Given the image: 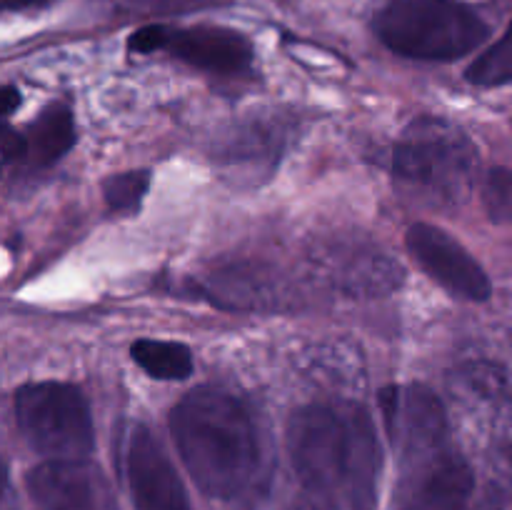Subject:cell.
Instances as JSON below:
<instances>
[{
    "mask_svg": "<svg viewBox=\"0 0 512 510\" xmlns=\"http://www.w3.org/2000/svg\"><path fill=\"white\" fill-rule=\"evenodd\" d=\"M285 440L290 463L310 498L350 510L375 508L380 443L363 405H305L290 415Z\"/></svg>",
    "mask_w": 512,
    "mask_h": 510,
    "instance_id": "6da1fadb",
    "label": "cell"
},
{
    "mask_svg": "<svg viewBox=\"0 0 512 510\" xmlns=\"http://www.w3.org/2000/svg\"><path fill=\"white\" fill-rule=\"evenodd\" d=\"M170 435L208 498L238 500L258 483V428L238 395L215 385L190 390L170 413Z\"/></svg>",
    "mask_w": 512,
    "mask_h": 510,
    "instance_id": "7a4b0ae2",
    "label": "cell"
},
{
    "mask_svg": "<svg viewBox=\"0 0 512 510\" xmlns=\"http://www.w3.org/2000/svg\"><path fill=\"white\" fill-rule=\"evenodd\" d=\"M475 165L478 153L468 135L433 115L415 118L393 153L395 178L433 205L463 203L473 188Z\"/></svg>",
    "mask_w": 512,
    "mask_h": 510,
    "instance_id": "3957f363",
    "label": "cell"
},
{
    "mask_svg": "<svg viewBox=\"0 0 512 510\" xmlns=\"http://www.w3.org/2000/svg\"><path fill=\"white\" fill-rule=\"evenodd\" d=\"M375 33L403 58L458 60L488 38V25L460 0H385Z\"/></svg>",
    "mask_w": 512,
    "mask_h": 510,
    "instance_id": "277c9868",
    "label": "cell"
},
{
    "mask_svg": "<svg viewBox=\"0 0 512 510\" xmlns=\"http://www.w3.org/2000/svg\"><path fill=\"white\" fill-rule=\"evenodd\" d=\"M23 438L48 460H83L93 453L95 430L88 400L75 385L43 380L15 393Z\"/></svg>",
    "mask_w": 512,
    "mask_h": 510,
    "instance_id": "5b68a950",
    "label": "cell"
},
{
    "mask_svg": "<svg viewBox=\"0 0 512 510\" xmlns=\"http://www.w3.org/2000/svg\"><path fill=\"white\" fill-rule=\"evenodd\" d=\"M398 510H468L475 475L453 445L443 443L403 458Z\"/></svg>",
    "mask_w": 512,
    "mask_h": 510,
    "instance_id": "8992f818",
    "label": "cell"
},
{
    "mask_svg": "<svg viewBox=\"0 0 512 510\" xmlns=\"http://www.w3.org/2000/svg\"><path fill=\"white\" fill-rule=\"evenodd\" d=\"M123 475L135 510H193L173 460L140 423L125 433Z\"/></svg>",
    "mask_w": 512,
    "mask_h": 510,
    "instance_id": "52a82bcc",
    "label": "cell"
},
{
    "mask_svg": "<svg viewBox=\"0 0 512 510\" xmlns=\"http://www.w3.org/2000/svg\"><path fill=\"white\" fill-rule=\"evenodd\" d=\"M378 400L390 443L400 460L448 443L445 405L428 385H388L380 390Z\"/></svg>",
    "mask_w": 512,
    "mask_h": 510,
    "instance_id": "ba28073f",
    "label": "cell"
},
{
    "mask_svg": "<svg viewBox=\"0 0 512 510\" xmlns=\"http://www.w3.org/2000/svg\"><path fill=\"white\" fill-rule=\"evenodd\" d=\"M405 245L415 263L455 298L480 303L493 293L483 265L438 225L415 223L405 235Z\"/></svg>",
    "mask_w": 512,
    "mask_h": 510,
    "instance_id": "9c48e42d",
    "label": "cell"
},
{
    "mask_svg": "<svg viewBox=\"0 0 512 510\" xmlns=\"http://www.w3.org/2000/svg\"><path fill=\"white\" fill-rule=\"evenodd\" d=\"M43 510H120L108 480L88 460H45L25 478Z\"/></svg>",
    "mask_w": 512,
    "mask_h": 510,
    "instance_id": "30bf717a",
    "label": "cell"
},
{
    "mask_svg": "<svg viewBox=\"0 0 512 510\" xmlns=\"http://www.w3.org/2000/svg\"><path fill=\"white\" fill-rule=\"evenodd\" d=\"M165 50L193 68L215 75L243 73L253 63V45L243 33L215 25L168 28Z\"/></svg>",
    "mask_w": 512,
    "mask_h": 510,
    "instance_id": "8fae6325",
    "label": "cell"
},
{
    "mask_svg": "<svg viewBox=\"0 0 512 510\" xmlns=\"http://www.w3.org/2000/svg\"><path fill=\"white\" fill-rule=\"evenodd\" d=\"M75 138L78 133L70 108L63 103L48 105L23 133V150L15 163L25 168H48L73 148Z\"/></svg>",
    "mask_w": 512,
    "mask_h": 510,
    "instance_id": "7c38bea8",
    "label": "cell"
},
{
    "mask_svg": "<svg viewBox=\"0 0 512 510\" xmlns=\"http://www.w3.org/2000/svg\"><path fill=\"white\" fill-rule=\"evenodd\" d=\"M333 280L338 288L348 290L353 295H383L390 293L403 280V270L393 258L383 253H368V250H358L350 253L338 263L335 260L330 265Z\"/></svg>",
    "mask_w": 512,
    "mask_h": 510,
    "instance_id": "4fadbf2b",
    "label": "cell"
},
{
    "mask_svg": "<svg viewBox=\"0 0 512 510\" xmlns=\"http://www.w3.org/2000/svg\"><path fill=\"white\" fill-rule=\"evenodd\" d=\"M130 355L150 378L183 380L193 373V353L188 345L175 343V340H135Z\"/></svg>",
    "mask_w": 512,
    "mask_h": 510,
    "instance_id": "5bb4252c",
    "label": "cell"
},
{
    "mask_svg": "<svg viewBox=\"0 0 512 510\" xmlns=\"http://www.w3.org/2000/svg\"><path fill=\"white\" fill-rule=\"evenodd\" d=\"M465 78L473 85H480V88H495V85L512 83V20L503 38L473 60Z\"/></svg>",
    "mask_w": 512,
    "mask_h": 510,
    "instance_id": "9a60e30c",
    "label": "cell"
},
{
    "mask_svg": "<svg viewBox=\"0 0 512 510\" xmlns=\"http://www.w3.org/2000/svg\"><path fill=\"white\" fill-rule=\"evenodd\" d=\"M150 188L148 170H128L103 180V198L113 213H135Z\"/></svg>",
    "mask_w": 512,
    "mask_h": 510,
    "instance_id": "2e32d148",
    "label": "cell"
},
{
    "mask_svg": "<svg viewBox=\"0 0 512 510\" xmlns=\"http://www.w3.org/2000/svg\"><path fill=\"white\" fill-rule=\"evenodd\" d=\"M483 205L493 223L512 220V170L493 168L485 175Z\"/></svg>",
    "mask_w": 512,
    "mask_h": 510,
    "instance_id": "e0dca14e",
    "label": "cell"
},
{
    "mask_svg": "<svg viewBox=\"0 0 512 510\" xmlns=\"http://www.w3.org/2000/svg\"><path fill=\"white\" fill-rule=\"evenodd\" d=\"M510 373H505L500 365L493 363H473L465 368L463 378L470 388L478 395L488 400H505L510 398L512 385H510Z\"/></svg>",
    "mask_w": 512,
    "mask_h": 510,
    "instance_id": "ac0fdd59",
    "label": "cell"
},
{
    "mask_svg": "<svg viewBox=\"0 0 512 510\" xmlns=\"http://www.w3.org/2000/svg\"><path fill=\"white\" fill-rule=\"evenodd\" d=\"M165 40H168V25H143L128 38V48L130 53L150 55L155 50H165Z\"/></svg>",
    "mask_w": 512,
    "mask_h": 510,
    "instance_id": "d6986e66",
    "label": "cell"
},
{
    "mask_svg": "<svg viewBox=\"0 0 512 510\" xmlns=\"http://www.w3.org/2000/svg\"><path fill=\"white\" fill-rule=\"evenodd\" d=\"M20 150H23V135H18L13 128L0 123V155L5 160H10V163H15Z\"/></svg>",
    "mask_w": 512,
    "mask_h": 510,
    "instance_id": "ffe728a7",
    "label": "cell"
},
{
    "mask_svg": "<svg viewBox=\"0 0 512 510\" xmlns=\"http://www.w3.org/2000/svg\"><path fill=\"white\" fill-rule=\"evenodd\" d=\"M0 510H15V493L10 485V473L0 460Z\"/></svg>",
    "mask_w": 512,
    "mask_h": 510,
    "instance_id": "44dd1931",
    "label": "cell"
},
{
    "mask_svg": "<svg viewBox=\"0 0 512 510\" xmlns=\"http://www.w3.org/2000/svg\"><path fill=\"white\" fill-rule=\"evenodd\" d=\"M478 510H512V498L505 495L503 490H490L488 495L483 498Z\"/></svg>",
    "mask_w": 512,
    "mask_h": 510,
    "instance_id": "7402d4cb",
    "label": "cell"
},
{
    "mask_svg": "<svg viewBox=\"0 0 512 510\" xmlns=\"http://www.w3.org/2000/svg\"><path fill=\"white\" fill-rule=\"evenodd\" d=\"M20 105V93L10 85H0V115H10Z\"/></svg>",
    "mask_w": 512,
    "mask_h": 510,
    "instance_id": "603a6c76",
    "label": "cell"
},
{
    "mask_svg": "<svg viewBox=\"0 0 512 510\" xmlns=\"http://www.w3.org/2000/svg\"><path fill=\"white\" fill-rule=\"evenodd\" d=\"M53 0H0V13H13V10H28V8H40V5H48Z\"/></svg>",
    "mask_w": 512,
    "mask_h": 510,
    "instance_id": "cb8c5ba5",
    "label": "cell"
}]
</instances>
